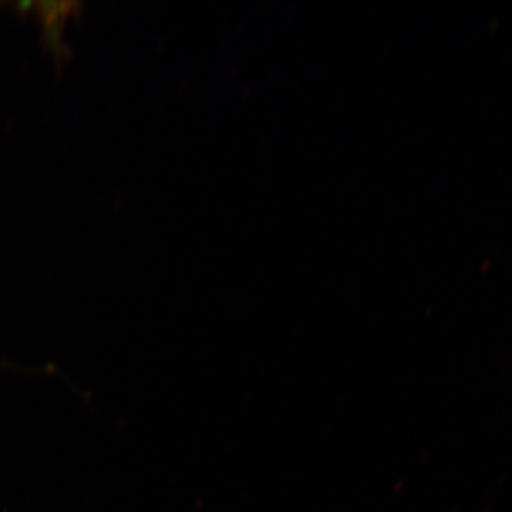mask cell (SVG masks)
<instances>
[{"instance_id":"6da1fadb","label":"cell","mask_w":512,"mask_h":512,"mask_svg":"<svg viewBox=\"0 0 512 512\" xmlns=\"http://www.w3.org/2000/svg\"><path fill=\"white\" fill-rule=\"evenodd\" d=\"M76 5L77 3L74 2H39L36 3V8L42 15V19L49 25L53 20L63 18V15L70 13V9Z\"/></svg>"},{"instance_id":"7a4b0ae2","label":"cell","mask_w":512,"mask_h":512,"mask_svg":"<svg viewBox=\"0 0 512 512\" xmlns=\"http://www.w3.org/2000/svg\"><path fill=\"white\" fill-rule=\"evenodd\" d=\"M16 8H18L19 12L28 13V9L36 8V3H33V2H18V3H16Z\"/></svg>"}]
</instances>
